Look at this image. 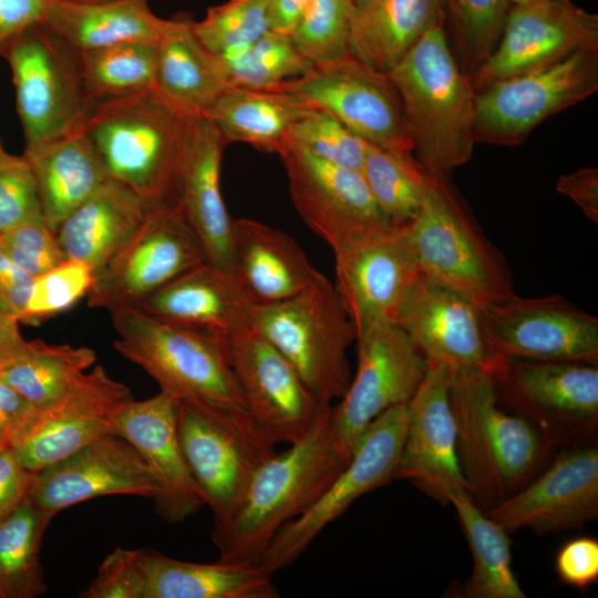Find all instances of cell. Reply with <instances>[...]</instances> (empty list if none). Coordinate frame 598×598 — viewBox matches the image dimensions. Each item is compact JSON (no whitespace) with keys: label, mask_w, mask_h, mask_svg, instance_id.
Wrapping results in <instances>:
<instances>
[{"label":"cell","mask_w":598,"mask_h":598,"mask_svg":"<svg viewBox=\"0 0 598 598\" xmlns=\"http://www.w3.org/2000/svg\"><path fill=\"white\" fill-rule=\"evenodd\" d=\"M448 399L467 492L486 512L526 485L554 445L529 421L501 408L489 370L451 372Z\"/></svg>","instance_id":"2"},{"label":"cell","mask_w":598,"mask_h":598,"mask_svg":"<svg viewBox=\"0 0 598 598\" xmlns=\"http://www.w3.org/2000/svg\"><path fill=\"white\" fill-rule=\"evenodd\" d=\"M52 0H0V56L29 29L45 23Z\"/></svg>","instance_id":"52"},{"label":"cell","mask_w":598,"mask_h":598,"mask_svg":"<svg viewBox=\"0 0 598 598\" xmlns=\"http://www.w3.org/2000/svg\"><path fill=\"white\" fill-rule=\"evenodd\" d=\"M81 598H143L137 549L116 548L99 567Z\"/></svg>","instance_id":"50"},{"label":"cell","mask_w":598,"mask_h":598,"mask_svg":"<svg viewBox=\"0 0 598 598\" xmlns=\"http://www.w3.org/2000/svg\"><path fill=\"white\" fill-rule=\"evenodd\" d=\"M79 1H104V0H79Z\"/></svg>","instance_id":"63"},{"label":"cell","mask_w":598,"mask_h":598,"mask_svg":"<svg viewBox=\"0 0 598 598\" xmlns=\"http://www.w3.org/2000/svg\"><path fill=\"white\" fill-rule=\"evenodd\" d=\"M25 147L83 125L96 104L82 79L79 52L45 23L25 31L6 52Z\"/></svg>","instance_id":"9"},{"label":"cell","mask_w":598,"mask_h":598,"mask_svg":"<svg viewBox=\"0 0 598 598\" xmlns=\"http://www.w3.org/2000/svg\"><path fill=\"white\" fill-rule=\"evenodd\" d=\"M578 51H598V16L570 0L513 4L501 39L471 80L476 92L495 81L553 64Z\"/></svg>","instance_id":"19"},{"label":"cell","mask_w":598,"mask_h":598,"mask_svg":"<svg viewBox=\"0 0 598 598\" xmlns=\"http://www.w3.org/2000/svg\"><path fill=\"white\" fill-rule=\"evenodd\" d=\"M23 156L37 182L44 220L54 233L109 178L82 126L24 150Z\"/></svg>","instance_id":"32"},{"label":"cell","mask_w":598,"mask_h":598,"mask_svg":"<svg viewBox=\"0 0 598 598\" xmlns=\"http://www.w3.org/2000/svg\"><path fill=\"white\" fill-rule=\"evenodd\" d=\"M111 317L114 348L148 373L161 392L177 402L244 405L227 339L161 321L136 307Z\"/></svg>","instance_id":"6"},{"label":"cell","mask_w":598,"mask_h":598,"mask_svg":"<svg viewBox=\"0 0 598 598\" xmlns=\"http://www.w3.org/2000/svg\"><path fill=\"white\" fill-rule=\"evenodd\" d=\"M355 4H359L360 2H362L363 0H353Z\"/></svg>","instance_id":"62"},{"label":"cell","mask_w":598,"mask_h":598,"mask_svg":"<svg viewBox=\"0 0 598 598\" xmlns=\"http://www.w3.org/2000/svg\"><path fill=\"white\" fill-rule=\"evenodd\" d=\"M193 29L214 55L234 53L270 31L269 0H228L193 21Z\"/></svg>","instance_id":"44"},{"label":"cell","mask_w":598,"mask_h":598,"mask_svg":"<svg viewBox=\"0 0 598 598\" xmlns=\"http://www.w3.org/2000/svg\"><path fill=\"white\" fill-rule=\"evenodd\" d=\"M529 1H533V0H509V2L512 4H522V3L529 2Z\"/></svg>","instance_id":"61"},{"label":"cell","mask_w":598,"mask_h":598,"mask_svg":"<svg viewBox=\"0 0 598 598\" xmlns=\"http://www.w3.org/2000/svg\"><path fill=\"white\" fill-rule=\"evenodd\" d=\"M451 371L429 363L426 374L406 404L404 441L394 480H406L443 505L467 491L456 452V429L450 405Z\"/></svg>","instance_id":"24"},{"label":"cell","mask_w":598,"mask_h":598,"mask_svg":"<svg viewBox=\"0 0 598 598\" xmlns=\"http://www.w3.org/2000/svg\"><path fill=\"white\" fill-rule=\"evenodd\" d=\"M388 75L402 101L417 162L447 175L466 164L475 144L476 91L454 55L445 23L429 29Z\"/></svg>","instance_id":"4"},{"label":"cell","mask_w":598,"mask_h":598,"mask_svg":"<svg viewBox=\"0 0 598 598\" xmlns=\"http://www.w3.org/2000/svg\"><path fill=\"white\" fill-rule=\"evenodd\" d=\"M597 364L497 357L491 372L499 403L555 446L597 436Z\"/></svg>","instance_id":"10"},{"label":"cell","mask_w":598,"mask_h":598,"mask_svg":"<svg viewBox=\"0 0 598 598\" xmlns=\"http://www.w3.org/2000/svg\"><path fill=\"white\" fill-rule=\"evenodd\" d=\"M445 23L443 0H363L355 4L349 53L388 73L432 27Z\"/></svg>","instance_id":"34"},{"label":"cell","mask_w":598,"mask_h":598,"mask_svg":"<svg viewBox=\"0 0 598 598\" xmlns=\"http://www.w3.org/2000/svg\"><path fill=\"white\" fill-rule=\"evenodd\" d=\"M51 519L29 497L0 520V598H34L47 591L40 551Z\"/></svg>","instance_id":"38"},{"label":"cell","mask_w":598,"mask_h":598,"mask_svg":"<svg viewBox=\"0 0 598 598\" xmlns=\"http://www.w3.org/2000/svg\"><path fill=\"white\" fill-rule=\"evenodd\" d=\"M360 172L391 225L405 227L415 218L425 195L427 169L413 154L368 143Z\"/></svg>","instance_id":"40"},{"label":"cell","mask_w":598,"mask_h":598,"mask_svg":"<svg viewBox=\"0 0 598 598\" xmlns=\"http://www.w3.org/2000/svg\"><path fill=\"white\" fill-rule=\"evenodd\" d=\"M13 442L14 437L10 433L0 430V451L12 446Z\"/></svg>","instance_id":"59"},{"label":"cell","mask_w":598,"mask_h":598,"mask_svg":"<svg viewBox=\"0 0 598 598\" xmlns=\"http://www.w3.org/2000/svg\"><path fill=\"white\" fill-rule=\"evenodd\" d=\"M509 534L579 528L598 517V450L577 445L561 451L536 480L485 512Z\"/></svg>","instance_id":"22"},{"label":"cell","mask_w":598,"mask_h":598,"mask_svg":"<svg viewBox=\"0 0 598 598\" xmlns=\"http://www.w3.org/2000/svg\"><path fill=\"white\" fill-rule=\"evenodd\" d=\"M154 89L96 102L82 127L109 176L150 207H175L192 120Z\"/></svg>","instance_id":"3"},{"label":"cell","mask_w":598,"mask_h":598,"mask_svg":"<svg viewBox=\"0 0 598 598\" xmlns=\"http://www.w3.org/2000/svg\"><path fill=\"white\" fill-rule=\"evenodd\" d=\"M481 312L494 357L598 363V318L561 296L514 293Z\"/></svg>","instance_id":"16"},{"label":"cell","mask_w":598,"mask_h":598,"mask_svg":"<svg viewBox=\"0 0 598 598\" xmlns=\"http://www.w3.org/2000/svg\"><path fill=\"white\" fill-rule=\"evenodd\" d=\"M158 485L146 461L123 436L111 433L35 473L30 499L52 517L82 502L107 495L154 501Z\"/></svg>","instance_id":"23"},{"label":"cell","mask_w":598,"mask_h":598,"mask_svg":"<svg viewBox=\"0 0 598 598\" xmlns=\"http://www.w3.org/2000/svg\"><path fill=\"white\" fill-rule=\"evenodd\" d=\"M165 21L147 0H52L45 24L82 52L125 42L156 43Z\"/></svg>","instance_id":"35"},{"label":"cell","mask_w":598,"mask_h":598,"mask_svg":"<svg viewBox=\"0 0 598 598\" xmlns=\"http://www.w3.org/2000/svg\"><path fill=\"white\" fill-rule=\"evenodd\" d=\"M598 91V51H578L553 64L493 82L476 92L475 143L522 144L549 116Z\"/></svg>","instance_id":"11"},{"label":"cell","mask_w":598,"mask_h":598,"mask_svg":"<svg viewBox=\"0 0 598 598\" xmlns=\"http://www.w3.org/2000/svg\"><path fill=\"white\" fill-rule=\"evenodd\" d=\"M565 1V0H564Z\"/></svg>","instance_id":"64"},{"label":"cell","mask_w":598,"mask_h":598,"mask_svg":"<svg viewBox=\"0 0 598 598\" xmlns=\"http://www.w3.org/2000/svg\"><path fill=\"white\" fill-rule=\"evenodd\" d=\"M133 399L128 386L112 379L102 365H95L55 401L38 409L30 426L11 447L19 462L37 473L114 433L117 413Z\"/></svg>","instance_id":"20"},{"label":"cell","mask_w":598,"mask_h":598,"mask_svg":"<svg viewBox=\"0 0 598 598\" xmlns=\"http://www.w3.org/2000/svg\"><path fill=\"white\" fill-rule=\"evenodd\" d=\"M555 568L563 582L586 589L598 580V540L582 536L570 539L558 550Z\"/></svg>","instance_id":"51"},{"label":"cell","mask_w":598,"mask_h":598,"mask_svg":"<svg viewBox=\"0 0 598 598\" xmlns=\"http://www.w3.org/2000/svg\"><path fill=\"white\" fill-rule=\"evenodd\" d=\"M19 322L0 307V374L28 351L30 341L23 338Z\"/></svg>","instance_id":"57"},{"label":"cell","mask_w":598,"mask_h":598,"mask_svg":"<svg viewBox=\"0 0 598 598\" xmlns=\"http://www.w3.org/2000/svg\"><path fill=\"white\" fill-rule=\"evenodd\" d=\"M37 410L0 378V430L10 433L16 441L30 426Z\"/></svg>","instance_id":"56"},{"label":"cell","mask_w":598,"mask_h":598,"mask_svg":"<svg viewBox=\"0 0 598 598\" xmlns=\"http://www.w3.org/2000/svg\"><path fill=\"white\" fill-rule=\"evenodd\" d=\"M289 445L258 470L234 511L214 523L218 560L258 565L279 529L307 511L351 458L334 441L330 410Z\"/></svg>","instance_id":"1"},{"label":"cell","mask_w":598,"mask_h":598,"mask_svg":"<svg viewBox=\"0 0 598 598\" xmlns=\"http://www.w3.org/2000/svg\"><path fill=\"white\" fill-rule=\"evenodd\" d=\"M429 363L451 372L492 371L496 358L487 346L481 308L423 275L411 289L395 321Z\"/></svg>","instance_id":"25"},{"label":"cell","mask_w":598,"mask_h":598,"mask_svg":"<svg viewBox=\"0 0 598 598\" xmlns=\"http://www.w3.org/2000/svg\"><path fill=\"white\" fill-rule=\"evenodd\" d=\"M34 476L11 446L0 451V520L29 498Z\"/></svg>","instance_id":"53"},{"label":"cell","mask_w":598,"mask_h":598,"mask_svg":"<svg viewBox=\"0 0 598 598\" xmlns=\"http://www.w3.org/2000/svg\"><path fill=\"white\" fill-rule=\"evenodd\" d=\"M332 251L334 288L357 338L380 321H395L421 275L405 227L382 226Z\"/></svg>","instance_id":"17"},{"label":"cell","mask_w":598,"mask_h":598,"mask_svg":"<svg viewBox=\"0 0 598 598\" xmlns=\"http://www.w3.org/2000/svg\"><path fill=\"white\" fill-rule=\"evenodd\" d=\"M251 329L292 364L321 402L332 405L344 394L352 378L348 350L357 333L326 277L287 300L255 305Z\"/></svg>","instance_id":"7"},{"label":"cell","mask_w":598,"mask_h":598,"mask_svg":"<svg viewBox=\"0 0 598 598\" xmlns=\"http://www.w3.org/2000/svg\"><path fill=\"white\" fill-rule=\"evenodd\" d=\"M277 154L296 210L332 250L365 231L391 225L360 171L319 158L289 142Z\"/></svg>","instance_id":"21"},{"label":"cell","mask_w":598,"mask_h":598,"mask_svg":"<svg viewBox=\"0 0 598 598\" xmlns=\"http://www.w3.org/2000/svg\"><path fill=\"white\" fill-rule=\"evenodd\" d=\"M178 439L214 523L237 506L276 444L244 405L177 402Z\"/></svg>","instance_id":"8"},{"label":"cell","mask_w":598,"mask_h":598,"mask_svg":"<svg viewBox=\"0 0 598 598\" xmlns=\"http://www.w3.org/2000/svg\"><path fill=\"white\" fill-rule=\"evenodd\" d=\"M114 433L135 446L155 476L158 494L153 502L164 520L182 523L205 505L179 443L176 400L163 392L131 400L117 413Z\"/></svg>","instance_id":"26"},{"label":"cell","mask_w":598,"mask_h":598,"mask_svg":"<svg viewBox=\"0 0 598 598\" xmlns=\"http://www.w3.org/2000/svg\"><path fill=\"white\" fill-rule=\"evenodd\" d=\"M37 219L44 217L33 172L23 155L11 154L0 164V235Z\"/></svg>","instance_id":"48"},{"label":"cell","mask_w":598,"mask_h":598,"mask_svg":"<svg viewBox=\"0 0 598 598\" xmlns=\"http://www.w3.org/2000/svg\"><path fill=\"white\" fill-rule=\"evenodd\" d=\"M405 233L427 279L480 308L515 293L504 255L483 233L447 174L427 169L422 206Z\"/></svg>","instance_id":"5"},{"label":"cell","mask_w":598,"mask_h":598,"mask_svg":"<svg viewBox=\"0 0 598 598\" xmlns=\"http://www.w3.org/2000/svg\"><path fill=\"white\" fill-rule=\"evenodd\" d=\"M450 504L457 513L473 556V570L464 586V597L525 598L513 570L508 533L465 489L454 493Z\"/></svg>","instance_id":"37"},{"label":"cell","mask_w":598,"mask_h":598,"mask_svg":"<svg viewBox=\"0 0 598 598\" xmlns=\"http://www.w3.org/2000/svg\"><path fill=\"white\" fill-rule=\"evenodd\" d=\"M215 56L227 87L271 90L312 65L290 34L272 30L241 50Z\"/></svg>","instance_id":"42"},{"label":"cell","mask_w":598,"mask_h":598,"mask_svg":"<svg viewBox=\"0 0 598 598\" xmlns=\"http://www.w3.org/2000/svg\"><path fill=\"white\" fill-rule=\"evenodd\" d=\"M311 0H269L270 30L291 34Z\"/></svg>","instance_id":"58"},{"label":"cell","mask_w":598,"mask_h":598,"mask_svg":"<svg viewBox=\"0 0 598 598\" xmlns=\"http://www.w3.org/2000/svg\"><path fill=\"white\" fill-rule=\"evenodd\" d=\"M0 249L32 277L65 260L56 234L44 219L23 223L0 235Z\"/></svg>","instance_id":"49"},{"label":"cell","mask_w":598,"mask_h":598,"mask_svg":"<svg viewBox=\"0 0 598 598\" xmlns=\"http://www.w3.org/2000/svg\"><path fill=\"white\" fill-rule=\"evenodd\" d=\"M96 361L87 347L30 341L28 351L0 378L35 409L60 398Z\"/></svg>","instance_id":"39"},{"label":"cell","mask_w":598,"mask_h":598,"mask_svg":"<svg viewBox=\"0 0 598 598\" xmlns=\"http://www.w3.org/2000/svg\"><path fill=\"white\" fill-rule=\"evenodd\" d=\"M227 145L212 122L204 116L193 117L175 207L200 241L207 260L233 274L234 218L220 188Z\"/></svg>","instance_id":"27"},{"label":"cell","mask_w":598,"mask_h":598,"mask_svg":"<svg viewBox=\"0 0 598 598\" xmlns=\"http://www.w3.org/2000/svg\"><path fill=\"white\" fill-rule=\"evenodd\" d=\"M143 598H277L272 575L259 565L193 563L137 549Z\"/></svg>","instance_id":"31"},{"label":"cell","mask_w":598,"mask_h":598,"mask_svg":"<svg viewBox=\"0 0 598 598\" xmlns=\"http://www.w3.org/2000/svg\"><path fill=\"white\" fill-rule=\"evenodd\" d=\"M287 142L328 162L361 171L368 142L329 112L309 105L293 123Z\"/></svg>","instance_id":"46"},{"label":"cell","mask_w":598,"mask_h":598,"mask_svg":"<svg viewBox=\"0 0 598 598\" xmlns=\"http://www.w3.org/2000/svg\"><path fill=\"white\" fill-rule=\"evenodd\" d=\"M405 427L406 405L390 408L374 419L344 468L307 511L279 529L258 565L271 575L291 566L354 501L390 484L394 480Z\"/></svg>","instance_id":"12"},{"label":"cell","mask_w":598,"mask_h":598,"mask_svg":"<svg viewBox=\"0 0 598 598\" xmlns=\"http://www.w3.org/2000/svg\"><path fill=\"white\" fill-rule=\"evenodd\" d=\"M33 279L0 249V307L18 320L27 305Z\"/></svg>","instance_id":"55"},{"label":"cell","mask_w":598,"mask_h":598,"mask_svg":"<svg viewBox=\"0 0 598 598\" xmlns=\"http://www.w3.org/2000/svg\"><path fill=\"white\" fill-rule=\"evenodd\" d=\"M357 371L330 409L334 441L347 454L369 424L396 405H406L422 383L429 362L394 321L375 323L358 336Z\"/></svg>","instance_id":"14"},{"label":"cell","mask_w":598,"mask_h":598,"mask_svg":"<svg viewBox=\"0 0 598 598\" xmlns=\"http://www.w3.org/2000/svg\"><path fill=\"white\" fill-rule=\"evenodd\" d=\"M79 59L85 90L95 102L125 97L154 87L157 65L154 42H125L82 51Z\"/></svg>","instance_id":"41"},{"label":"cell","mask_w":598,"mask_h":598,"mask_svg":"<svg viewBox=\"0 0 598 598\" xmlns=\"http://www.w3.org/2000/svg\"><path fill=\"white\" fill-rule=\"evenodd\" d=\"M445 27L454 55L472 78L496 48L507 16L509 0H443Z\"/></svg>","instance_id":"43"},{"label":"cell","mask_w":598,"mask_h":598,"mask_svg":"<svg viewBox=\"0 0 598 598\" xmlns=\"http://www.w3.org/2000/svg\"><path fill=\"white\" fill-rule=\"evenodd\" d=\"M254 306L233 274L205 261L136 308L161 321L228 339L251 328Z\"/></svg>","instance_id":"28"},{"label":"cell","mask_w":598,"mask_h":598,"mask_svg":"<svg viewBox=\"0 0 598 598\" xmlns=\"http://www.w3.org/2000/svg\"><path fill=\"white\" fill-rule=\"evenodd\" d=\"M11 154L8 153L2 145V142L0 140V164L3 163Z\"/></svg>","instance_id":"60"},{"label":"cell","mask_w":598,"mask_h":598,"mask_svg":"<svg viewBox=\"0 0 598 598\" xmlns=\"http://www.w3.org/2000/svg\"><path fill=\"white\" fill-rule=\"evenodd\" d=\"M307 107V103L286 91L227 87L203 116L228 144L246 143L277 153Z\"/></svg>","instance_id":"36"},{"label":"cell","mask_w":598,"mask_h":598,"mask_svg":"<svg viewBox=\"0 0 598 598\" xmlns=\"http://www.w3.org/2000/svg\"><path fill=\"white\" fill-rule=\"evenodd\" d=\"M556 190L571 199L594 223L598 221V168L581 167L560 175Z\"/></svg>","instance_id":"54"},{"label":"cell","mask_w":598,"mask_h":598,"mask_svg":"<svg viewBox=\"0 0 598 598\" xmlns=\"http://www.w3.org/2000/svg\"><path fill=\"white\" fill-rule=\"evenodd\" d=\"M244 405L276 445L305 437L329 412L292 364L251 328L227 339Z\"/></svg>","instance_id":"18"},{"label":"cell","mask_w":598,"mask_h":598,"mask_svg":"<svg viewBox=\"0 0 598 598\" xmlns=\"http://www.w3.org/2000/svg\"><path fill=\"white\" fill-rule=\"evenodd\" d=\"M271 90L286 91L329 112L370 144L398 153H414L402 101L388 73L351 53L313 63L302 75Z\"/></svg>","instance_id":"13"},{"label":"cell","mask_w":598,"mask_h":598,"mask_svg":"<svg viewBox=\"0 0 598 598\" xmlns=\"http://www.w3.org/2000/svg\"><path fill=\"white\" fill-rule=\"evenodd\" d=\"M205 261L208 260L200 241L176 207H151L137 230L95 275L87 303L110 313L137 307Z\"/></svg>","instance_id":"15"},{"label":"cell","mask_w":598,"mask_h":598,"mask_svg":"<svg viewBox=\"0 0 598 598\" xmlns=\"http://www.w3.org/2000/svg\"><path fill=\"white\" fill-rule=\"evenodd\" d=\"M353 0H311L291 32L297 49L312 64L349 53Z\"/></svg>","instance_id":"45"},{"label":"cell","mask_w":598,"mask_h":598,"mask_svg":"<svg viewBox=\"0 0 598 598\" xmlns=\"http://www.w3.org/2000/svg\"><path fill=\"white\" fill-rule=\"evenodd\" d=\"M150 208L128 187L107 178L58 227L65 259L82 261L96 275L137 230Z\"/></svg>","instance_id":"30"},{"label":"cell","mask_w":598,"mask_h":598,"mask_svg":"<svg viewBox=\"0 0 598 598\" xmlns=\"http://www.w3.org/2000/svg\"><path fill=\"white\" fill-rule=\"evenodd\" d=\"M94 278L92 268L75 259H65L34 277L20 322L38 324L71 309L89 295Z\"/></svg>","instance_id":"47"},{"label":"cell","mask_w":598,"mask_h":598,"mask_svg":"<svg viewBox=\"0 0 598 598\" xmlns=\"http://www.w3.org/2000/svg\"><path fill=\"white\" fill-rule=\"evenodd\" d=\"M189 17L166 19L156 42L154 90L188 116H203L227 89L216 56L198 40Z\"/></svg>","instance_id":"33"},{"label":"cell","mask_w":598,"mask_h":598,"mask_svg":"<svg viewBox=\"0 0 598 598\" xmlns=\"http://www.w3.org/2000/svg\"><path fill=\"white\" fill-rule=\"evenodd\" d=\"M233 275L255 305L287 300L324 278L292 237L249 218H234Z\"/></svg>","instance_id":"29"}]
</instances>
